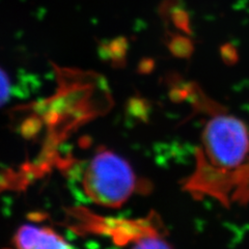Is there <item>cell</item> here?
<instances>
[{
	"mask_svg": "<svg viewBox=\"0 0 249 249\" xmlns=\"http://www.w3.org/2000/svg\"><path fill=\"white\" fill-rule=\"evenodd\" d=\"M14 243L17 249H74L54 231L31 224L19 228Z\"/></svg>",
	"mask_w": 249,
	"mask_h": 249,
	"instance_id": "obj_3",
	"label": "cell"
},
{
	"mask_svg": "<svg viewBox=\"0 0 249 249\" xmlns=\"http://www.w3.org/2000/svg\"><path fill=\"white\" fill-rule=\"evenodd\" d=\"M12 95V83L9 75L0 68V107L4 106Z\"/></svg>",
	"mask_w": 249,
	"mask_h": 249,
	"instance_id": "obj_5",
	"label": "cell"
},
{
	"mask_svg": "<svg viewBox=\"0 0 249 249\" xmlns=\"http://www.w3.org/2000/svg\"><path fill=\"white\" fill-rule=\"evenodd\" d=\"M202 149L197 152L210 165L232 170L246 162L249 156V129L236 116L219 114L202 130Z\"/></svg>",
	"mask_w": 249,
	"mask_h": 249,
	"instance_id": "obj_2",
	"label": "cell"
},
{
	"mask_svg": "<svg viewBox=\"0 0 249 249\" xmlns=\"http://www.w3.org/2000/svg\"><path fill=\"white\" fill-rule=\"evenodd\" d=\"M131 249H174L167 240L154 229L138 236Z\"/></svg>",
	"mask_w": 249,
	"mask_h": 249,
	"instance_id": "obj_4",
	"label": "cell"
},
{
	"mask_svg": "<svg viewBox=\"0 0 249 249\" xmlns=\"http://www.w3.org/2000/svg\"><path fill=\"white\" fill-rule=\"evenodd\" d=\"M138 181L129 162L110 150H100L84 168L83 191L93 204L120 208L137 189Z\"/></svg>",
	"mask_w": 249,
	"mask_h": 249,
	"instance_id": "obj_1",
	"label": "cell"
}]
</instances>
